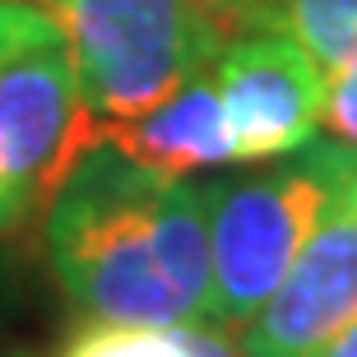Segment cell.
Listing matches in <instances>:
<instances>
[{"mask_svg":"<svg viewBox=\"0 0 357 357\" xmlns=\"http://www.w3.org/2000/svg\"><path fill=\"white\" fill-rule=\"evenodd\" d=\"M56 288L84 320L172 330L209 306V181L153 172L93 130L42 213Z\"/></svg>","mask_w":357,"mask_h":357,"instance_id":"cell-1","label":"cell"},{"mask_svg":"<svg viewBox=\"0 0 357 357\" xmlns=\"http://www.w3.org/2000/svg\"><path fill=\"white\" fill-rule=\"evenodd\" d=\"M357 181V149L311 139L292 162L237 181H209V306L204 320L237 334L274 297L334 204Z\"/></svg>","mask_w":357,"mask_h":357,"instance_id":"cell-2","label":"cell"},{"mask_svg":"<svg viewBox=\"0 0 357 357\" xmlns=\"http://www.w3.org/2000/svg\"><path fill=\"white\" fill-rule=\"evenodd\" d=\"M61 19L93 121H126L213 70L227 28L199 0H42Z\"/></svg>","mask_w":357,"mask_h":357,"instance_id":"cell-3","label":"cell"},{"mask_svg":"<svg viewBox=\"0 0 357 357\" xmlns=\"http://www.w3.org/2000/svg\"><path fill=\"white\" fill-rule=\"evenodd\" d=\"M93 139L70 42L14 56L0 70V237L42 223L70 162Z\"/></svg>","mask_w":357,"mask_h":357,"instance_id":"cell-4","label":"cell"},{"mask_svg":"<svg viewBox=\"0 0 357 357\" xmlns=\"http://www.w3.org/2000/svg\"><path fill=\"white\" fill-rule=\"evenodd\" d=\"M213 79L232 130V162L292 158L316 139L325 116V70L283 19L232 33L213 61Z\"/></svg>","mask_w":357,"mask_h":357,"instance_id":"cell-5","label":"cell"},{"mask_svg":"<svg viewBox=\"0 0 357 357\" xmlns=\"http://www.w3.org/2000/svg\"><path fill=\"white\" fill-rule=\"evenodd\" d=\"M357 316V181L311 232L283 283L237 330L246 357H316Z\"/></svg>","mask_w":357,"mask_h":357,"instance_id":"cell-6","label":"cell"},{"mask_svg":"<svg viewBox=\"0 0 357 357\" xmlns=\"http://www.w3.org/2000/svg\"><path fill=\"white\" fill-rule=\"evenodd\" d=\"M93 130L112 139L121 153H130L135 162L167 176H190L199 167L232 162V130H227L223 93H218L213 70L185 79L181 89H172L139 116L93 121Z\"/></svg>","mask_w":357,"mask_h":357,"instance_id":"cell-7","label":"cell"},{"mask_svg":"<svg viewBox=\"0 0 357 357\" xmlns=\"http://www.w3.org/2000/svg\"><path fill=\"white\" fill-rule=\"evenodd\" d=\"M278 19L325 70V79L357 61V0H283Z\"/></svg>","mask_w":357,"mask_h":357,"instance_id":"cell-8","label":"cell"},{"mask_svg":"<svg viewBox=\"0 0 357 357\" xmlns=\"http://www.w3.org/2000/svg\"><path fill=\"white\" fill-rule=\"evenodd\" d=\"M56 357H185L176 330L153 325H116V320H84Z\"/></svg>","mask_w":357,"mask_h":357,"instance_id":"cell-9","label":"cell"},{"mask_svg":"<svg viewBox=\"0 0 357 357\" xmlns=\"http://www.w3.org/2000/svg\"><path fill=\"white\" fill-rule=\"evenodd\" d=\"M52 42H66V28L42 0H0V70L14 56L52 47Z\"/></svg>","mask_w":357,"mask_h":357,"instance_id":"cell-10","label":"cell"},{"mask_svg":"<svg viewBox=\"0 0 357 357\" xmlns=\"http://www.w3.org/2000/svg\"><path fill=\"white\" fill-rule=\"evenodd\" d=\"M320 126H330L334 139L357 149V61H348L344 70H334L325 79V116Z\"/></svg>","mask_w":357,"mask_h":357,"instance_id":"cell-11","label":"cell"},{"mask_svg":"<svg viewBox=\"0 0 357 357\" xmlns=\"http://www.w3.org/2000/svg\"><path fill=\"white\" fill-rule=\"evenodd\" d=\"M199 5L227 28V38L260 24H278V14H283V0H199Z\"/></svg>","mask_w":357,"mask_h":357,"instance_id":"cell-12","label":"cell"},{"mask_svg":"<svg viewBox=\"0 0 357 357\" xmlns=\"http://www.w3.org/2000/svg\"><path fill=\"white\" fill-rule=\"evenodd\" d=\"M176 344L185 348V357H246L232 330H218L209 320H185V325H172Z\"/></svg>","mask_w":357,"mask_h":357,"instance_id":"cell-13","label":"cell"},{"mask_svg":"<svg viewBox=\"0 0 357 357\" xmlns=\"http://www.w3.org/2000/svg\"><path fill=\"white\" fill-rule=\"evenodd\" d=\"M316 357H357V316L348 320L344 330L334 334V339H330V344H325V348H320Z\"/></svg>","mask_w":357,"mask_h":357,"instance_id":"cell-14","label":"cell"},{"mask_svg":"<svg viewBox=\"0 0 357 357\" xmlns=\"http://www.w3.org/2000/svg\"><path fill=\"white\" fill-rule=\"evenodd\" d=\"M0 357H33L28 348H19V344H0Z\"/></svg>","mask_w":357,"mask_h":357,"instance_id":"cell-15","label":"cell"}]
</instances>
